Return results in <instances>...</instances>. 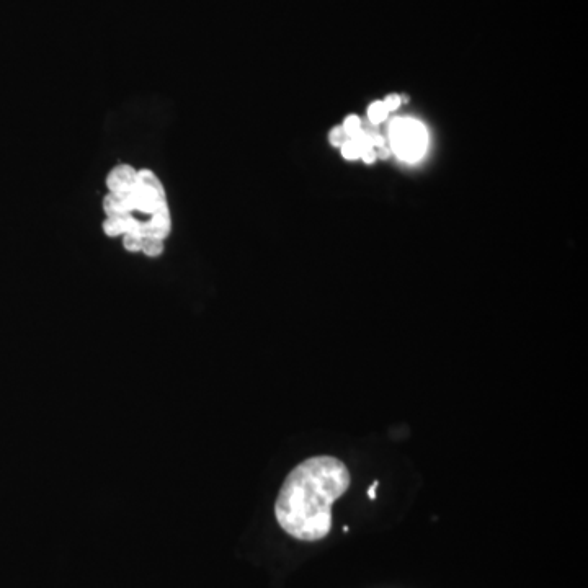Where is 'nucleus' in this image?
<instances>
[{"mask_svg": "<svg viewBox=\"0 0 588 588\" xmlns=\"http://www.w3.org/2000/svg\"><path fill=\"white\" fill-rule=\"evenodd\" d=\"M352 476L335 456L304 459L286 476L275 517L281 530L291 538L316 543L332 530V505L347 492Z\"/></svg>", "mask_w": 588, "mask_h": 588, "instance_id": "f257e3e1", "label": "nucleus"}, {"mask_svg": "<svg viewBox=\"0 0 588 588\" xmlns=\"http://www.w3.org/2000/svg\"><path fill=\"white\" fill-rule=\"evenodd\" d=\"M391 144L397 156L404 161H417L427 147V131L419 121L396 120L391 125Z\"/></svg>", "mask_w": 588, "mask_h": 588, "instance_id": "f03ea898", "label": "nucleus"}, {"mask_svg": "<svg viewBox=\"0 0 588 588\" xmlns=\"http://www.w3.org/2000/svg\"><path fill=\"white\" fill-rule=\"evenodd\" d=\"M134 205L136 210L152 214L159 206L167 203L165 200L164 185L152 170H141L136 175L133 190Z\"/></svg>", "mask_w": 588, "mask_h": 588, "instance_id": "7ed1b4c3", "label": "nucleus"}, {"mask_svg": "<svg viewBox=\"0 0 588 588\" xmlns=\"http://www.w3.org/2000/svg\"><path fill=\"white\" fill-rule=\"evenodd\" d=\"M170 226H172V223H170L169 206L164 203L152 213L151 221L144 223V239L146 237H156V239L164 241L165 237L170 234Z\"/></svg>", "mask_w": 588, "mask_h": 588, "instance_id": "20e7f679", "label": "nucleus"}, {"mask_svg": "<svg viewBox=\"0 0 588 588\" xmlns=\"http://www.w3.org/2000/svg\"><path fill=\"white\" fill-rule=\"evenodd\" d=\"M138 172L131 165H118L108 174L107 187L110 192H131Z\"/></svg>", "mask_w": 588, "mask_h": 588, "instance_id": "39448f33", "label": "nucleus"}, {"mask_svg": "<svg viewBox=\"0 0 588 588\" xmlns=\"http://www.w3.org/2000/svg\"><path fill=\"white\" fill-rule=\"evenodd\" d=\"M103 210L108 216H120V214H131L136 210L133 193L131 192H110L103 200Z\"/></svg>", "mask_w": 588, "mask_h": 588, "instance_id": "423d86ee", "label": "nucleus"}, {"mask_svg": "<svg viewBox=\"0 0 588 588\" xmlns=\"http://www.w3.org/2000/svg\"><path fill=\"white\" fill-rule=\"evenodd\" d=\"M144 255L147 257H159L164 252V241L156 239V237H146L143 242V249H141Z\"/></svg>", "mask_w": 588, "mask_h": 588, "instance_id": "0eeeda50", "label": "nucleus"}, {"mask_svg": "<svg viewBox=\"0 0 588 588\" xmlns=\"http://www.w3.org/2000/svg\"><path fill=\"white\" fill-rule=\"evenodd\" d=\"M144 237L139 232H126L123 237V245L128 252H141L143 249Z\"/></svg>", "mask_w": 588, "mask_h": 588, "instance_id": "6e6552de", "label": "nucleus"}, {"mask_svg": "<svg viewBox=\"0 0 588 588\" xmlns=\"http://www.w3.org/2000/svg\"><path fill=\"white\" fill-rule=\"evenodd\" d=\"M388 113L383 102L371 103V107L368 108V116H370V121L373 125H379L381 121L386 120Z\"/></svg>", "mask_w": 588, "mask_h": 588, "instance_id": "1a4fd4ad", "label": "nucleus"}, {"mask_svg": "<svg viewBox=\"0 0 588 588\" xmlns=\"http://www.w3.org/2000/svg\"><path fill=\"white\" fill-rule=\"evenodd\" d=\"M342 130L345 131L348 139L355 138V136H357V134L361 131L360 118L355 115L348 116L347 120H345V123H343Z\"/></svg>", "mask_w": 588, "mask_h": 588, "instance_id": "9d476101", "label": "nucleus"}, {"mask_svg": "<svg viewBox=\"0 0 588 588\" xmlns=\"http://www.w3.org/2000/svg\"><path fill=\"white\" fill-rule=\"evenodd\" d=\"M342 154L345 159H350V161L360 157V152H358L357 146H355L352 139H347V141L342 144Z\"/></svg>", "mask_w": 588, "mask_h": 588, "instance_id": "9b49d317", "label": "nucleus"}, {"mask_svg": "<svg viewBox=\"0 0 588 588\" xmlns=\"http://www.w3.org/2000/svg\"><path fill=\"white\" fill-rule=\"evenodd\" d=\"M330 139H332V144H335V146H342L348 138L342 128H335L332 134H330Z\"/></svg>", "mask_w": 588, "mask_h": 588, "instance_id": "f8f14e48", "label": "nucleus"}, {"mask_svg": "<svg viewBox=\"0 0 588 588\" xmlns=\"http://www.w3.org/2000/svg\"><path fill=\"white\" fill-rule=\"evenodd\" d=\"M383 103L388 112H394V110H397L399 105H401V97H399V95H389Z\"/></svg>", "mask_w": 588, "mask_h": 588, "instance_id": "ddd939ff", "label": "nucleus"}, {"mask_svg": "<svg viewBox=\"0 0 588 588\" xmlns=\"http://www.w3.org/2000/svg\"><path fill=\"white\" fill-rule=\"evenodd\" d=\"M376 151L375 149H370V151L365 152V154H363V156H361V159H363V161L366 162V164H373V162L376 161Z\"/></svg>", "mask_w": 588, "mask_h": 588, "instance_id": "4468645a", "label": "nucleus"}, {"mask_svg": "<svg viewBox=\"0 0 588 588\" xmlns=\"http://www.w3.org/2000/svg\"><path fill=\"white\" fill-rule=\"evenodd\" d=\"M376 156L381 157V159H388L389 151L388 149H384V147H381V151L376 152Z\"/></svg>", "mask_w": 588, "mask_h": 588, "instance_id": "2eb2a0df", "label": "nucleus"}]
</instances>
